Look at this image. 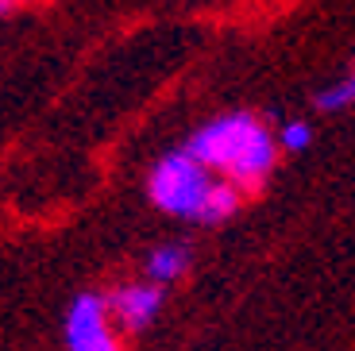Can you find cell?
Here are the masks:
<instances>
[{
	"label": "cell",
	"mask_w": 355,
	"mask_h": 351,
	"mask_svg": "<svg viewBox=\"0 0 355 351\" xmlns=\"http://www.w3.org/2000/svg\"><path fill=\"white\" fill-rule=\"evenodd\" d=\"M186 155H193L209 174H220V182L236 189H259L270 178L278 158V143L266 132V123L251 112H228L209 120L189 135Z\"/></svg>",
	"instance_id": "cell-1"
},
{
	"label": "cell",
	"mask_w": 355,
	"mask_h": 351,
	"mask_svg": "<svg viewBox=\"0 0 355 351\" xmlns=\"http://www.w3.org/2000/svg\"><path fill=\"white\" fill-rule=\"evenodd\" d=\"M213 185H216V174H209L193 155L174 151V155L155 162L151 178H147V197L166 216L201 220V209L213 194Z\"/></svg>",
	"instance_id": "cell-2"
},
{
	"label": "cell",
	"mask_w": 355,
	"mask_h": 351,
	"mask_svg": "<svg viewBox=\"0 0 355 351\" xmlns=\"http://www.w3.org/2000/svg\"><path fill=\"white\" fill-rule=\"evenodd\" d=\"M66 351H120L105 293H78L66 313Z\"/></svg>",
	"instance_id": "cell-3"
},
{
	"label": "cell",
	"mask_w": 355,
	"mask_h": 351,
	"mask_svg": "<svg viewBox=\"0 0 355 351\" xmlns=\"http://www.w3.org/2000/svg\"><path fill=\"white\" fill-rule=\"evenodd\" d=\"M162 286H151V282H124L116 286L112 293L105 298L108 316H112L116 328L124 332H143V328L155 325V316L162 313Z\"/></svg>",
	"instance_id": "cell-4"
},
{
	"label": "cell",
	"mask_w": 355,
	"mask_h": 351,
	"mask_svg": "<svg viewBox=\"0 0 355 351\" xmlns=\"http://www.w3.org/2000/svg\"><path fill=\"white\" fill-rule=\"evenodd\" d=\"M189 271V251L182 243H162L155 247L151 255H147V263H143V274H147V282L151 286H174L182 274Z\"/></svg>",
	"instance_id": "cell-5"
},
{
	"label": "cell",
	"mask_w": 355,
	"mask_h": 351,
	"mask_svg": "<svg viewBox=\"0 0 355 351\" xmlns=\"http://www.w3.org/2000/svg\"><path fill=\"white\" fill-rule=\"evenodd\" d=\"M320 108H329V112H340V108H352L355 105V74L344 81H336V85H329L324 93L317 97Z\"/></svg>",
	"instance_id": "cell-6"
},
{
	"label": "cell",
	"mask_w": 355,
	"mask_h": 351,
	"mask_svg": "<svg viewBox=\"0 0 355 351\" xmlns=\"http://www.w3.org/2000/svg\"><path fill=\"white\" fill-rule=\"evenodd\" d=\"M309 139H313V128L305 120H290L282 132L275 135V143H282L286 151H305V147H309Z\"/></svg>",
	"instance_id": "cell-7"
},
{
	"label": "cell",
	"mask_w": 355,
	"mask_h": 351,
	"mask_svg": "<svg viewBox=\"0 0 355 351\" xmlns=\"http://www.w3.org/2000/svg\"><path fill=\"white\" fill-rule=\"evenodd\" d=\"M0 4H4V8H12V4H27V0H0Z\"/></svg>",
	"instance_id": "cell-8"
},
{
	"label": "cell",
	"mask_w": 355,
	"mask_h": 351,
	"mask_svg": "<svg viewBox=\"0 0 355 351\" xmlns=\"http://www.w3.org/2000/svg\"><path fill=\"white\" fill-rule=\"evenodd\" d=\"M4 16H8V8H4V4H0V19H4Z\"/></svg>",
	"instance_id": "cell-9"
}]
</instances>
